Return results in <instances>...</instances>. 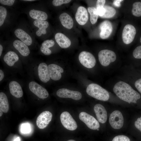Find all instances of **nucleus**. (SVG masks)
Segmentation results:
<instances>
[{
  "mask_svg": "<svg viewBox=\"0 0 141 141\" xmlns=\"http://www.w3.org/2000/svg\"><path fill=\"white\" fill-rule=\"evenodd\" d=\"M98 16L102 17L103 16L105 12V10L104 7H98L96 9Z\"/></svg>",
  "mask_w": 141,
  "mask_h": 141,
  "instance_id": "nucleus-36",
  "label": "nucleus"
},
{
  "mask_svg": "<svg viewBox=\"0 0 141 141\" xmlns=\"http://www.w3.org/2000/svg\"><path fill=\"white\" fill-rule=\"evenodd\" d=\"M37 72L38 77L40 80L46 83L50 79L48 66L45 63L42 62L39 64L37 68Z\"/></svg>",
  "mask_w": 141,
  "mask_h": 141,
  "instance_id": "nucleus-13",
  "label": "nucleus"
},
{
  "mask_svg": "<svg viewBox=\"0 0 141 141\" xmlns=\"http://www.w3.org/2000/svg\"><path fill=\"white\" fill-rule=\"evenodd\" d=\"M136 33V28L133 25L130 24L126 25L122 34V38L124 43L129 44L132 42L134 39Z\"/></svg>",
  "mask_w": 141,
  "mask_h": 141,
  "instance_id": "nucleus-9",
  "label": "nucleus"
},
{
  "mask_svg": "<svg viewBox=\"0 0 141 141\" xmlns=\"http://www.w3.org/2000/svg\"><path fill=\"white\" fill-rule=\"evenodd\" d=\"M7 10L4 7L0 6V26H1L4 22L7 15Z\"/></svg>",
  "mask_w": 141,
  "mask_h": 141,
  "instance_id": "nucleus-29",
  "label": "nucleus"
},
{
  "mask_svg": "<svg viewBox=\"0 0 141 141\" xmlns=\"http://www.w3.org/2000/svg\"><path fill=\"white\" fill-rule=\"evenodd\" d=\"M134 125L141 132V116L138 118L135 122Z\"/></svg>",
  "mask_w": 141,
  "mask_h": 141,
  "instance_id": "nucleus-38",
  "label": "nucleus"
},
{
  "mask_svg": "<svg viewBox=\"0 0 141 141\" xmlns=\"http://www.w3.org/2000/svg\"><path fill=\"white\" fill-rule=\"evenodd\" d=\"M28 88L32 92L40 98L45 99L49 96L47 90L35 81H32L29 83Z\"/></svg>",
  "mask_w": 141,
  "mask_h": 141,
  "instance_id": "nucleus-6",
  "label": "nucleus"
},
{
  "mask_svg": "<svg viewBox=\"0 0 141 141\" xmlns=\"http://www.w3.org/2000/svg\"><path fill=\"white\" fill-rule=\"evenodd\" d=\"M113 91L119 98L129 103H136L137 100L140 98L137 92L130 85L123 81L116 83L114 87Z\"/></svg>",
  "mask_w": 141,
  "mask_h": 141,
  "instance_id": "nucleus-1",
  "label": "nucleus"
},
{
  "mask_svg": "<svg viewBox=\"0 0 141 141\" xmlns=\"http://www.w3.org/2000/svg\"><path fill=\"white\" fill-rule=\"evenodd\" d=\"M59 19L62 25L66 28L70 29L73 27V20L67 13H63L61 14L59 16Z\"/></svg>",
  "mask_w": 141,
  "mask_h": 141,
  "instance_id": "nucleus-22",
  "label": "nucleus"
},
{
  "mask_svg": "<svg viewBox=\"0 0 141 141\" xmlns=\"http://www.w3.org/2000/svg\"><path fill=\"white\" fill-rule=\"evenodd\" d=\"M112 141H130V140L129 138L126 136L121 135L115 137Z\"/></svg>",
  "mask_w": 141,
  "mask_h": 141,
  "instance_id": "nucleus-32",
  "label": "nucleus"
},
{
  "mask_svg": "<svg viewBox=\"0 0 141 141\" xmlns=\"http://www.w3.org/2000/svg\"><path fill=\"white\" fill-rule=\"evenodd\" d=\"M3 50V47L2 45H0V56L1 57L2 54Z\"/></svg>",
  "mask_w": 141,
  "mask_h": 141,
  "instance_id": "nucleus-44",
  "label": "nucleus"
},
{
  "mask_svg": "<svg viewBox=\"0 0 141 141\" xmlns=\"http://www.w3.org/2000/svg\"><path fill=\"white\" fill-rule=\"evenodd\" d=\"M79 118L91 129L96 130L100 127L98 121L93 116L85 112H81L79 114Z\"/></svg>",
  "mask_w": 141,
  "mask_h": 141,
  "instance_id": "nucleus-7",
  "label": "nucleus"
},
{
  "mask_svg": "<svg viewBox=\"0 0 141 141\" xmlns=\"http://www.w3.org/2000/svg\"><path fill=\"white\" fill-rule=\"evenodd\" d=\"M20 139L19 137H18L14 139L13 141H20Z\"/></svg>",
  "mask_w": 141,
  "mask_h": 141,
  "instance_id": "nucleus-45",
  "label": "nucleus"
},
{
  "mask_svg": "<svg viewBox=\"0 0 141 141\" xmlns=\"http://www.w3.org/2000/svg\"><path fill=\"white\" fill-rule=\"evenodd\" d=\"M13 45L22 56H27L30 53V50L27 45L21 41L16 40L13 43Z\"/></svg>",
  "mask_w": 141,
  "mask_h": 141,
  "instance_id": "nucleus-20",
  "label": "nucleus"
},
{
  "mask_svg": "<svg viewBox=\"0 0 141 141\" xmlns=\"http://www.w3.org/2000/svg\"><path fill=\"white\" fill-rule=\"evenodd\" d=\"M67 141H75V140L73 139H70L69 140H68Z\"/></svg>",
  "mask_w": 141,
  "mask_h": 141,
  "instance_id": "nucleus-48",
  "label": "nucleus"
},
{
  "mask_svg": "<svg viewBox=\"0 0 141 141\" xmlns=\"http://www.w3.org/2000/svg\"><path fill=\"white\" fill-rule=\"evenodd\" d=\"M140 43H141V37L140 39Z\"/></svg>",
  "mask_w": 141,
  "mask_h": 141,
  "instance_id": "nucleus-49",
  "label": "nucleus"
},
{
  "mask_svg": "<svg viewBox=\"0 0 141 141\" xmlns=\"http://www.w3.org/2000/svg\"><path fill=\"white\" fill-rule=\"evenodd\" d=\"M41 51L45 55H49L51 53V50L49 49H48L41 46L40 48Z\"/></svg>",
  "mask_w": 141,
  "mask_h": 141,
  "instance_id": "nucleus-37",
  "label": "nucleus"
},
{
  "mask_svg": "<svg viewBox=\"0 0 141 141\" xmlns=\"http://www.w3.org/2000/svg\"><path fill=\"white\" fill-rule=\"evenodd\" d=\"M124 118L122 113L118 110L112 112L109 116V122L111 127L114 129L121 128L124 124Z\"/></svg>",
  "mask_w": 141,
  "mask_h": 141,
  "instance_id": "nucleus-8",
  "label": "nucleus"
},
{
  "mask_svg": "<svg viewBox=\"0 0 141 141\" xmlns=\"http://www.w3.org/2000/svg\"><path fill=\"white\" fill-rule=\"evenodd\" d=\"M87 10L90 15V22L92 24H95L97 22L98 16L96 9L94 7H89Z\"/></svg>",
  "mask_w": 141,
  "mask_h": 141,
  "instance_id": "nucleus-26",
  "label": "nucleus"
},
{
  "mask_svg": "<svg viewBox=\"0 0 141 141\" xmlns=\"http://www.w3.org/2000/svg\"><path fill=\"white\" fill-rule=\"evenodd\" d=\"M52 114L49 111H45L40 113L37 117L36 124L40 129H43L46 127L51 121Z\"/></svg>",
  "mask_w": 141,
  "mask_h": 141,
  "instance_id": "nucleus-10",
  "label": "nucleus"
},
{
  "mask_svg": "<svg viewBox=\"0 0 141 141\" xmlns=\"http://www.w3.org/2000/svg\"><path fill=\"white\" fill-rule=\"evenodd\" d=\"M105 10L104 15L101 17L103 18H110L112 17L115 14L116 11L115 9L107 5H105L104 6Z\"/></svg>",
  "mask_w": 141,
  "mask_h": 141,
  "instance_id": "nucleus-28",
  "label": "nucleus"
},
{
  "mask_svg": "<svg viewBox=\"0 0 141 141\" xmlns=\"http://www.w3.org/2000/svg\"><path fill=\"white\" fill-rule=\"evenodd\" d=\"M98 57L101 64L104 66H108L116 60V56L113 51L107 49L101 50L98 53Z\"/></svg>",
  "mask_w": 141,
  "mask_h": 141,
  "instance_id": "nucleus-3",
  "label": "nucleus"
},
{
  "mask_svg": "<svg viewBox=\"0 0 141 141\" xmlns=\"http://www.w3.org/2000/svg\"><path fill=\"white\" fill-rule=\"evenodd\" d=\"M34 25L38 28L43 34H45L46 33V29L49 26V23L47 21L36 20L33 22Z\"/></svg>",
  "mask_w": 141,
  "mask_h": 141,
  "instance_id": "nucleus-25",
  "label": "nucleus"
},
{
  "mask_svg": "<svg viewBox=\"0 0 141 141\" xmlns=\"http://www.w3.org/2000/svg\"><path fill=\"white\" fill-rule=\"evenodd\" d=\"M132 13L135 16H141V2H137L133 4Z\"/></svg>",
  "mask_w": 141,
  "mask_h": 141,
  "instance_id": "nucleus-27",
  "label": "nucleus"
},
{
  "mask_svg": "<svg viewBox=\"0 0 141 141\" xmlns=\"http://www.w3.org/2000/svg\"><path fill=\"white\" fill-rule=\"evenodd\" d=\"M133 57L136 58H141V45L137 47L133 52Z\"/></svg>",
  "mask_w": 141,
  "mask_h": 141,
  "instance_id": "nucleus-30",
  "label": "nucleus"
},
{
  "mask_svg": "<svg viewBox=\"0 0 141 141\" xmlns=\"http://www.w3.org/2000/svg\"><path fill=\"white\" fill-rule=\"evenodd\" d=\"M24 1H34L35 0H24Z\"/></svg>",
  "mask_w": 141,
  "mask_h": 141,
  "instance_id": "nucleus-47",
  "label": "nucleus"
},
{
  "mask_svg": "<svg viewBox=\"0 0 141 141\" xmlns=\"http://www.w3.org/2000/svg\"><path fill=\"white\" fill-rule=\"evenodd\" d=\"M16 36L27 45H31L32 43V39L31 36L22 30L18 28L14 31Z\"/></svg>",
  "mask_w": 141,
  "mask_h": 141,
  "instance_id": "nucleus-18",
  "label": "nucleus"
},
{
  "mask_svg": "<svg viewBox=\"0 0 141 141\" xmlns=\"http://www.w3.org/2000/svg\"><path fill=\"white\" fill-rule=\"evenodd\" d=\"M97 130L98 131L99 130V129L98 128L97 129Z\"/></svg>",
  "mask_w": 141,
  "mask_h": 141,
  "instance_id": "nucleus-50",
  "label": "nucleus"
},
{
  "mask_svg": "<svg viewBox=\"0 0 141 141\" xmlns=\"http://www.w3.org/2000/svg\"><path fill=\"white\" fill-rule=\"evenodd\" d=\"M105 2V0H98L96 2L97 7H104Z\"/></svg>",
  "mask_w": 141,
  "mask_h": 141,
  "instance_id": "nucleus-40",
  "label": "nucleus"
},
{
  "mask_svg": "<svg viewBox=\"0 0 141 141\" xmlns=\"http://www.w3.org/2000/svg\"><path fill=\"white\" fill-rule=\"evenodd\" d=\"M19 60L17 55L14 52L9 51L4 56L3 60L5 63L9 67L14 65Z\"/></svg>",
  "mask_w": 141,
  "mask_h": 141,
  "instance_id": "nucleus-21",
  "label": "nucleus"
},
{
  "mask_svg": "<svg viewBox=\"0 0 141 141\" xmlns=\"http://www.w3.org/2000/svg\"><path fill=\"white\" fill-rule=\"evenodd\" d=\"M79 60L80 63L87 68H92L95 65L96 60L94 56L91 53L82 51L79 55Z\"/></svg>",
  "mask_w": 141,
  "mask_h": 141,
  "instance_id": "nucleus-4",
  "label": "nucleus"
},
{
  "mask_svg": "<svg viewBox=\"0 0 141 141\" xmlns=\"http://www.w3.org/2000/svg\"><path fill=\"white\" fill-rule=\"evenodd\" d=\"M30 125L28 124H24L21 125V131L23 133H29L30 131Z\"/></svg>",
  "mask_w": 141,
  "mask_h": 141,
  "instance_id": "nucleus-34",
  "label": "nucleus"
},
{
  "mask_svg": "<svg viewBox=\"0 0 141 141\" xmlns=\"http://www.w3.org/2000/svg\"><path fill=\"white\" fill-rule=\"evenodd\" d=\"M9 88L11 94L16 98L22 97L23 93L20 84L15 81H11L9 84Z\"/></svg>",
  "mask_w": 141,
  "mask_h": 141,
  "instance_id": "nucleus-17",
  "label": "nucleus"
},
{
  "mask_svg": "<svg viewBox=\"0 0 141 141\" xmlns=\"http://www.w3.org/2000/svg\"><path fill=\"white\" fill-rule=\"evenodd\" d=\"M55 44L54 41L52 40L44 41L42 44V46L48 49L53 46Z\"/></svg>",
  "mask_w": 141,
  "mask_h": 141,
  "instance_id": "nucleus-31",
  "label": "nucleus"
},
{
  "mask_svg": "<svg viewBox=\"0 0 141 141\" xmlns=\"http://www.w3.org/2000/svg\"><path fill=\"white\" fill-rule=\"evenodd\" d=\"M71 1L70 0H54L52 1V4L54 6H58L63 4L68 3Z\"/></svg>",
  "mask_w": 141,
  "mask_h": 141,
  "instance_id": "nucleus-33",
  "label": "nucleus"
},
{
  "mask_svg": "<svg viewBox=\"0 0 141 141\" xmlns=\"http://www.w3.org/2000/svg\"><path fill=\"white\" fill-rule=\"evenodd\" d=\"M57 95L61 98H70L78 100L82 98V95L79 92L71 90L66 89L62 88L58 89L56 92Z\"/></svg>",
  "mask_w": 141,
  "mask_h": 141,
  "instance_id": "nucleus-11",
  "label": "nucleus"
},
{
  "mask_svg": "<svg viewBox=\"0 0 141 141\" xmlns=\"http://www.w3.org/2000/svg\"><path fill=\"white\" fill-rule=\"evenodd\" d=\"M94 110L98 121L102 124L105 123L107 120V111L104 106L100 104H96L94 107Z\"/></svg>",
  "mask_w": 141,
  "mask_h": 141,
  "instance_id": "nucleus-16",
  "label": "nucleus"
},
{
  "mask_svg": "<svg viewBox=\"0 0 141 141\" xmlns=\"http://www.w3.org/2000/svg\"><path fill=\"white\" fill-rule=\"evenodd\" d=\"M101 30L99 33L100 37L102 39L107 38L111 34L113 30L111 23L108 20H105L101 22L99 26Z\"/></svg>",
  "mask_w": 141,
  "mask_h": 141,
  "instance_id": "nucleus-14",
  "label": "nucleus"
},
{
  "mask_svg": "<svg viewBox=\"0 0 141 141\" xmlns=\"http://www.w3.org/2000/svg\"><path fill=\"white\" fill-rule=\"evenodd\" d=\"M61 122L63 126L67 130L73 131L77 127V123L68 112H62L60 116Z\"/></svg>",
  "mask_w": 141,
  "mask_h": 141,
  "instance_id": "nucleus-5",
  "label": "nucleus"
},
{
  "mask_svg": "<svg viewBox=\"0 0 141 141\" xmlns=\"http://www.w3.org/2000/svg\"><path fill=\"white\" fill-rule=\"evenodd\" d=\"M4 73L3 71L1 69L0 70V81H2L4 78Z\"/></svg>",
  "mask_w": 141,
  "mask_h": 141,
  "instance_id": "nucleus-42",
  "label": "nucleus"
},
{
  "mask_svg": "<svg viewBox=\"0 0 141 141\" xmlns=\"http://www.w3.org/2000/svg\"><path fill=\"white\" fill-rule=\"evenodd\" d=\"M123 1L122 0H114L113 2V4L116 7H119L121 5L120 2Z\"/></svg>",
  "mask_w": 141,
  "mask_h": 141,
  "instance_id": "nucleus-41",
  "label": "nucleus"
},
{
  "mask_svg": "<svg viewBox=\"0 0 141 141\" xmlns=\"http://www.w3.org/2000/svg\"><path fill=\"white\" fill-rule=\"evenodd\" d=\"M55 40L58 45L61 48H66L69 47L71 44L69 39L63 33H57L55 35Z\"/></svg>",
  "mask_w": 141,
  "mask_h": 141,
  "instance_id": "nucleus-19",
  "label": "nucleus"
},
{
  "mask_svg": "<svg viewBox=\"0 0 141 141\" xmlns=\"http://www.w3.org/2000/svg\"><path fill=\"white\" fill-rule=\"evenodd\" d=\"M9 105L7 97L3 92L0 93V110L3 112L6 113L9 110Z\"/></svg>",
  "mask_w": 141,
  "mask_h": 141,
  "instance_id": "nucleus-24",
  "label": "nucleus"
},
{
  "mask_svg": "<svg viewBox=\"0 0 141 141\" xmlns=\"http://www.w3.org/2000/svg\"><path fill=\"white\" fill-rule=\"evenodd\" d=\"M48 69L50 78L54 81L60 80L62 77L61 73L64 72V70L61 67L54 64L49 65Z\"/></svg>",
  "mask_w": 141,
  "mask_h": 141,
  "instance_id": "nucleus-12",
  "label": "nucleus"
},
{
  "mask_svg": "<svg viewBox=\"0 0 141 141\" xmlns=\"http://www.w3.org/2000/svg\"><path fill=\"white\" fill-rule=\"evenodd\" d=\"M76 21L79 25H83L85 24L88 19V15L86 9L80 6L78 7L75 15Z\"/></svg>",
  "mask_w": 141,
  "mask_h": 141,
  "instance_id": "nucleus-15",
  "label": "nucleus"
},
{
  "mask_svg": "<svg viewBox=\"0 0 141 141\" xmlns=\"http://www.w3.org/2000/svg\"><path fill=\"white\" fill-rule=\"evenodd\" d=\"M86 92L90 96L99 100L106 101L109 97L108 91L98 84L91 83L87 87Z\"/></svg>",
  "mask_w": 141,
  "mask_h": 141,
  "instance_id": "nucleus-2",
  "label": "nucleus"
},
{
  "mask_svg": "<svg viewBox=\"0 0 141 141\" xmlns=\"http://www.w3.org/2000/svg\"><path fill=\"white\" fill-rule=\"evenodd\" d=\"M135 86L138 91L141 93V78L138 79L135 82Z\"/></svg>",
  "mask_w": 141,
  "mask_h": 141,
  "instance_id": "nucleus-39",
  "label": "nucleus"
},
{
  "mask_svg": "<svg viewBox=\"0 0 141 141\" xmlns=\"http://www.w3.org/2000/svg\"><path fill=\"white\" fill-rule=\"evenodd\" d=\"M3 114V112L0 110V116L1 117Z\"/></svg>",
  "mask_w": 141,
  "mask_h": 141,
  "instance_id": "nucleus-46",
  "label": "nucleus"
},
{
  "mask_svg": "<svg viewBox=\"0 0 141 141\" xmlns=\"http://www.w3.org/2000/svg\"><path fill=\"white\" fill-rule=\"evenodd\" d=\"M36 34V35L39 37L41 36L42 34L41 31L39 29L37 31Z\"/></svg>",
  "mask_w": 141,
  "mask_h": 141,
  "instance_id": "nucleus-43",
  "label": "nucleus"
},
{
  "mask_svg": "<svg viewBox=\"0 0 141 141\" xmlns=\"http://www.w3.org/2000/svg\"><path fill=\"white\" fill-rule=\"evenodd\" d=\"M15 1L14 0H0V3L2 5L11 6L13 5Z\"/></svg>",
  "mask_w": 141,
  "mask_h": 141,
  "instance_id": "nucleus-35",
  "label": "nucleus"
},
{
  "mask_svg": "<svg viewBox=\"0 0 141 141\" xmlns=\"http://www.w3.org/2000/svg\"><path fill=\"white\" fill-rule=\"evenodd\" d=\"M29 15L32 18L37 20L44 21L48 18V15L45 12L32 9L30 11Z\"/></svg>",
  "mask_w": 141,
  "mask_h": 141,
  "instance_id": "nucleus-23",
  "label": "nucleus"
}]
</instances>
